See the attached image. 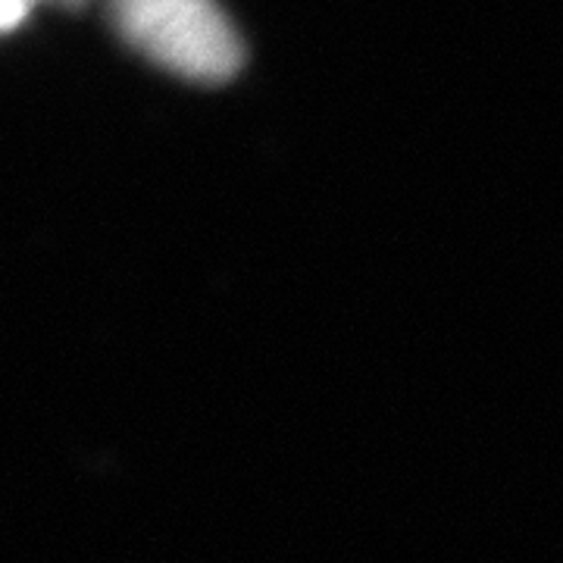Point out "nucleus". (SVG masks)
<instances>
[{"label":"nucleus","mask_w":563,"mask_h":563,"mask_svg":"<svg viewBox=\"0 0 563 563\" xmlns=\"http://www.w3.org/2000/svg\"><path fill=\"white\" fill-rule=\"evenodd\" d=\"M122 38L181 79L217 85L244 63L242 35L220 0H110Z\"/></svg>","instance_id":"f257e3e1"},{"label":"nucleus","mask_w":563,"mask_h":563,"mask_svg":"<svg viewBox=\"0 0 563 563\" xmlns=\"http://www.w3.org/2000/svg\"><path fill=\"white\" fill-rule=\"evenodd\" d=\"M32 0H0V32L20 25L22 16L29 13Z\"/></svg>","instance_id":"f03ea898"},{"label":"nucleus","mask_w":563,"mask_h":563,"mask_svg":"<svg viewBox=\"0 0 563 563\" xmlns=\"http://www.w3.org/2000/svg\"><path fill=\"white\" fill-rule=\"evenodd\" d=\"M35 3V0H32ZM44 3H57V7H79L81 0H44Z\"/></svg>","instance_id":"7ed1b4c3"}]
</instances>
